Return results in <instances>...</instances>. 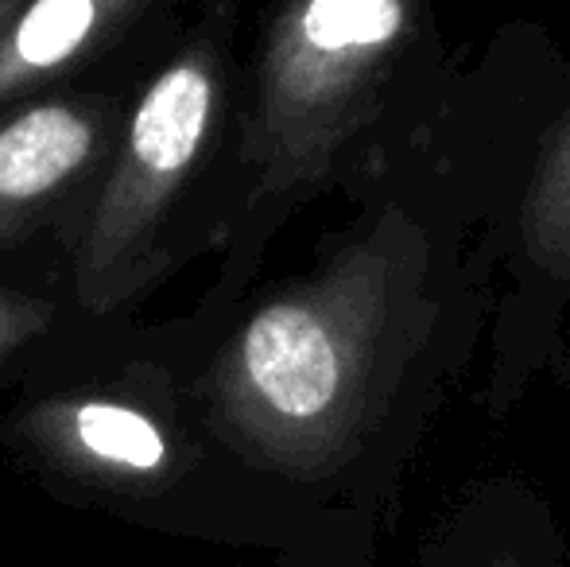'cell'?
<instances>
[{"instance_id":"cell-1","label":"cell","mask_w":570,"mask_h":567,"mask_svg":"<svg viewBox=\"0 0 570 567\" xmlns=\"http://www.w3.org/2000/svg\"><path fill=\"white\" fill-rule=\"evenodd\" d=\"M567 78L543 31L451 67L342 187L357 214L315 261L195 350L214 431L326 521L368 532L485 346L504 214Z\"/></svg>"},{"instance_id":"cell-2","label":"cell","mask_w":570,"mask_h":567,"mask_svg":"<svg viewBox=\"0 0 570 567\" xmlns=\"http://www.w3.org/2000/svg\"><path fill=\"white\" fill-rule=\"evenodd\" d=\"M0 454L59 501L218 545L357 540L256 475L195 397V346L175 323L101 319L0 401Z\"/></svg>"},{"instance_id":"cell-3","label":"cell","mask_w":570,"mask_h":567,"mask_svg":"<svg viewBox=\"0 0 570 567\" xmlns=\"http://www.w3.org/2000/svg\"><path fill=\"white\" fill-rule=\"evenodd\" d=\"M446 70L435 0H272L245 59L229 242L179 319L195 350L248 300L279 229L345 187Z\"/></svg>"},{"instance_id":"cell-4","label":"cell","mask_w":570,"mask_h":567,"mask_svg":"<svg viewBox=\"0 0 570 567\" xmlns=\"http://www.w3.org/2000/svg\"><path fill=\"white\" fill-rule=\"evenodd\" d=\"M240 94V0H190L128 98L114 164L70 245V292L86 315H136L179 268L226 250Z\"/></svg>"},{"instance_id":"cell-5","label":"cell","mask_w":570,"mask_h":567,"mask_svg":"<svg viewBox=\"0 0 570 567\" xmlns=\"http://www.w3.org/2000/svg\"><path fill=\"white\" fill-rule=\"evenodd\" d=\"M78 78L0 106V265L62 261L106 179L136 82Z\"/></svg>"},{"instance_id":"cell-6","label":"cell","mask_w":570,"mask_h":567,"mask_svg":"<svg viewBox=\"0 0 570 567\" xmlns=\"http://www.w3.org/2000/svg\"><path fill=\"white\" fill-rule=\"evenodd\" d=\"M570 315V78L504 214L485 334L489 417H504L563 350Z\"/></svg>"},{"instance_id":"cell-7","label":"cell","mask_w":570,"mask_h":567,"mask_svg":"<svg viewBox=\"0 0 570 567\" xmlns=\"http://www.w3.org/2000/svg\"><path fill=\"white\" fill-rule=\"evenodd\" d=\"M190 0H23L0 39V106L43 86L148 70Z\"/></svg>"},{"instance_id":"cell-8","label":"cell","mask_w":570,"mask_h":567,"mask_svg":"<svg viewBox=\"0 0 570 567\" xmlns=\"http://www.w3.org/2000/svg\"><path fill=\"white\" fill-rule=\"evenodd\" d=\"M415 567H570V545L524 478H489L446 509Z\"/></svg>"},{"instance_id":"cell-9","label":"cell","mask_w":570,"mask_h":567,"mask_svg":"<svg viewBox=\"0 0 570 567\" xmlns=\"http://www.w3.org/2000/svg\"><path fill=\"white\" fill-rule=\"evenodd\" d=\"M94 323L101 319L78 307L62 261L0 265V401Z\"/></svg>"},{"instance_id":"cell-10","label":"cell","mask_w":570,"mask_h":567,"mask_svg":"<svg viewBox=\"0 0 570 567\" xmlns=\"http://www.w3.org/2000/svg\"><path fill=\"white\" fill-rule=\"evenodd\" d=\"M272 567H373V556L368 548H353V540H334V545L276 553Z\"/></svg>"},{"instance_id":"cell-11","label":"cell","mask_w":570,"mask_h":567,"mask_svg":"<svg viewBox=\"0 0 570 567\" xmlns=\"http://www.w3.org/2000/svg\"><path fill=\"white\" fill-rule=\"evenodd\" d=\"M23 8V0H0V39H4V31L12 28L16 12Z\"/></svg>"}]
</instances>
